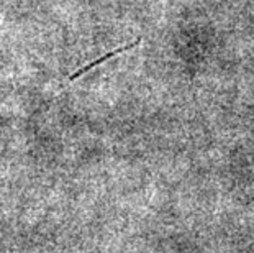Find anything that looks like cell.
Returning <instances> with one entry per match:
<instances>
[{
    "instance_id": "1",
    "label": "cell",
    "mask_w": 254,
    "mask_h": 253,
    "mask_svg": "<svg viewBox=\"0 0 254 253\" xmlns=\"http://www.w3.org/2000/svg\"><path fill=\"white\" fill-rule=\"evenodd\" d=\"M139 41L141 40H134L133 43H128V45H125V46H122V48H118V50H113V51H110V53H107V55H104V56H100L99 59H95V61H92V63H89L87 66H84V68H80V69H77L75 73H72L71 76H69V81H74V79H77L80 74H84V73H87L89 69H92V68H95L97 64H100V63H104V61H107L109 58H112V56H117V55H120V53H123V51H127V50H131L133 46H136V45H139Z\"/></svg>"
}]
</instances>
